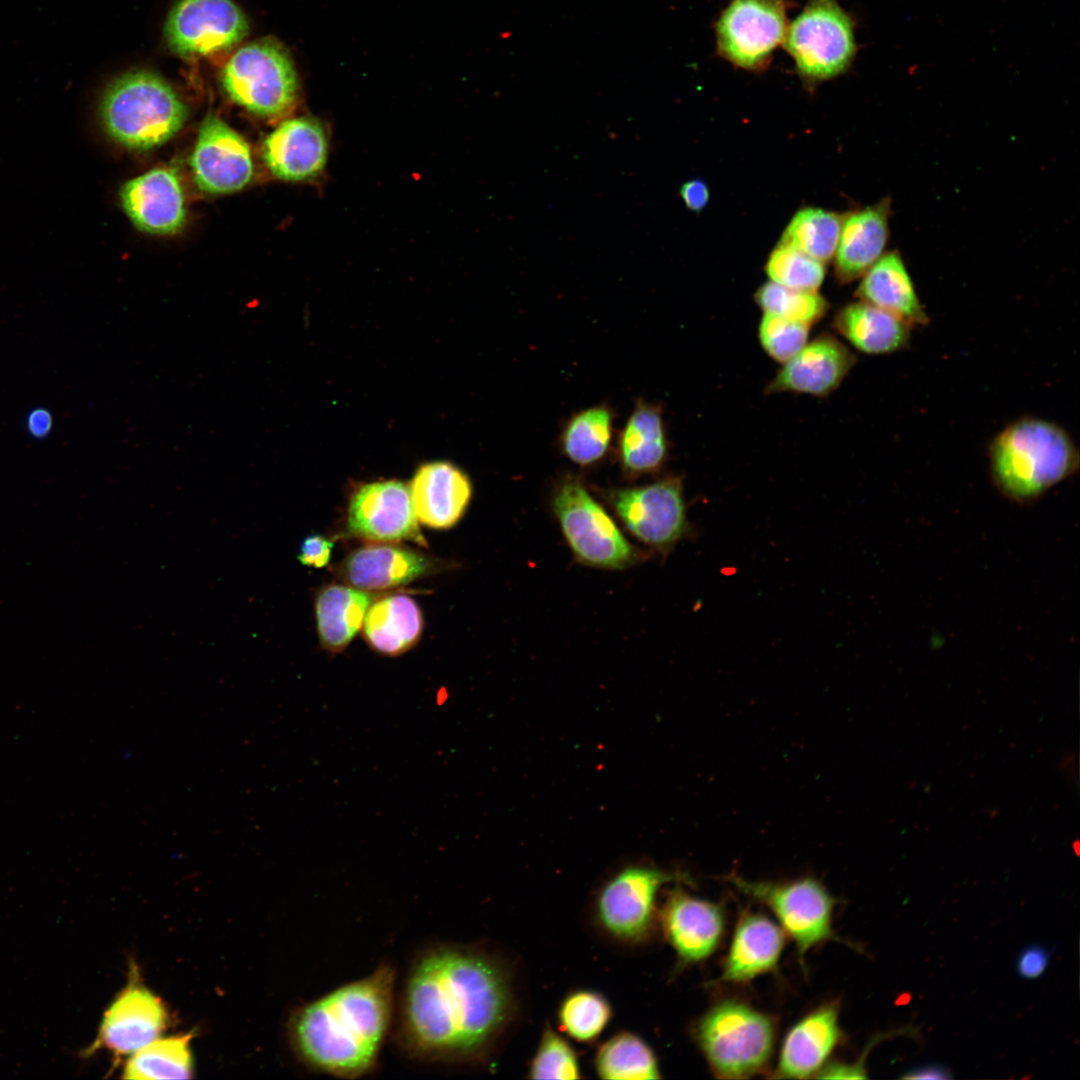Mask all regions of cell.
Masks as SVG:
<instances>
[{"label": "cell", "instance_id": "4dcf8cb0", "mask_svg": "<svg viewBox=\"0 0 1080 1080\" xmlns=\"http://www.w3.org/2000/svg\"><path fill=\"white\" fill-rule=\"evenodd\" d=\"M596 1072L602 1079L648 1080L660 1078L653 1050L639 1036L621 1032L601 1045L595 1057Z\"/></svg>", "mask_w": 1080, "mask_h": 1080}, {"label": "cell", "instance_id": "9c48e42d", "mask_svg": "<svg viewBox=\"0 0 1080 1080\" xmlns=\"http://www.w3.org/2000/svg\"><path fill=\"white\" fill-rule=\"evenodd\" d=\"M609 501L625 528L663 556L692 531L683 481L678 476L614 490Z\"/></svg>", "mask_w": 1080, "mask_h": 1080}, {"label": "cell", "instance_id": "7a4b0ae2", "mask_svg": "<svg viewBox=\"0 0 1080 1080\" xmlns=\"http://www.w3.org/2000/svg\"><path fill=\"white\" fill-rule=\"evenodd\" d=\"M395 985V968L383 962L300 1007L290 1021L299 1059L315 1072L342 1079L373 1072L392 1026Z\"/></svg>", "mask_w": 1080, "mask_h": 1080}, {"label": "cell", "instance_id": "f1b7e54d", "mask_svg": "<svg viewBox=\"0 0 1080 1080\" xmlns=\"http://www.w3.org/2000/svg\"><path fill=\"white\" fill-rule=\"evenodd\" d=\"M668 443L659 407L638 401L619 437V459L629 476H642L661 469Z\"/></svg>", "mask_w": 1080, "mask_h": 1080}, {"label": "cell", "instance_id": "4fadbf2b", "mask_svg": "<svg viewBox=\"0 0 1080 1080\" xmlns=\"http://www.w3.org/2000/svg\"><path fill=\"white\" fill-rule=\"evenodd\" d=\"M247 30L245 15L232 0H180L165 25L170 48L182 56L227 50Z\"/></svg>", "mask_w": 1080, "mask_h": 1080}, {"label": "cell", "instance_id": "ab89813d", "mask_svg": "<svg viewBox=\"0 0 1080 1080\" xmlns=\"http://www.w3.org/2000/svg\"><path fill=\"white\" fill-rule=\"evenodd\" d=\"M333 543L320 535H311L304 539L298 554L299 561L305 566L321 568L328 564Z\"/></svg>", "mask_w": 1080, "mask_h": 1080}, {"label": "cell", "instance_id": "60d3db41", "mask_svg": "<svg viewBox=\"0 0 1080 1080\" xmlns=\"http://www.w3.org/2000/svg\"><path fill=\"white\" fill-rule=\"evenodd\" d=\"M1050 952L1041 945H1031L1025 948L1017 960V972L1026 979L1040 977L1049 963Z\"/></svg>", "mask_w": 1080, "mask_h": 1080}, {"label": "cell", "instance_id": "7402d4cb", "mask_svg": "<svg viewBox=\"0 0 1080 1080\" xmlns=\"http://www.w3.org/2000/svg\"><path fill=\"white\" fill-rule=\"evenodd\" d=\"M891 201H882L843 217L835 252V276L840 283L862 277L884 254L889 238Z\"/></svg>", "mask_w": 1080, "mask_h": 1080}, {"label": "cell", "instance_id": "7c38bea8", "mask_svg": "<svg viewBox=\"0 0 1080 1080\" xmlns=\"http://www.w3.org/2000/svg\"><path fill=\"white\" fill-rule=\"evenodd\" d=\"M678 880L657 868L630 866L610 879L601 889L596 912L601 926L612 936L629 942L649 934L660 888Z\"/></svg>", "mask_w": 1080, "mask_h": 1080}, {"label": "cell", "instance_id": "ac0fdd59", "mask_svg": "<svg viewBox=\"0 0 1080 1080\" xmlns=\"http://www.w3.org/2000/svg\"><path fill=\"white\" fill-rule=\"evenodd\" d=\"M167 1018L157 996L137 982H130L106 1010L98 1041L115 1054H132L157 1039Z\"/></svg>", "mask_w": 1080, "mask_h": 1080}, {"label": "cell", "instance_id": "8fae6325", "mask_svg": "<svg viewBox=\"0 0 1080 1080\" xmlns=\"http://www.w3.org/2000/svg\"><path fill=\"white\" fill-rule=\"evenodd\" d=\"M786 10L785 0H731L715 23L720 57L746 71H764L784 43Z\"/></svg>", "mask_w": 1080, "mask_h": 1080}, {"label": "cell", "instance_id": "d590c367", "mask_svg": "<svg viewBox=\"0 0 1080 1080\" xmlns=\"http://www.w3.org/2000/svg\"><path fill=\"white\" fill-rule=\"evenodd\" d=\"M755 301L764 311L788 320L811 325L828 310V303L816 291L788 288L772 281L755 293Z\"/></svg>", "mask_w": 1080, "mask_h": 1080}, {"label": "cell", "instance_id": "603a6c76", "mask_svg": "<svg viewBox=\"0 0 1080 1080\" xmlns=\"http://www.w3.org/2000/svg\"><path fill=\"white\" fill-rule=\"evenodd\" d=\"M838 1006L825 1004L796 1023L782 1044L775 1077L807 1078L818 1072L838 1044Z\"/></svg>", "mask_w": 1080, "mask_h": 1080}, {"label": "cell", "instance_id": "d6986e66", "mask_svg": "<svg viewBox=\"0 0 1080 1080\" xmlns=\"http://www.w3.org/2000/svg\"><path fill=\"white\" fill-rule=\"evenodd\" d=\"M121 203L140 230L152 234H173L185 220L184 194L176 173L155 168L126 182Z\"/></svg>", "mask_w": 1080, "mask_h": 1080}, {"label": "cell", "instance_id": "4316f807", "mask_svg": "<svg viewBox=\"0 0 1080 1080\" xmlns=\"http://www.w3.org/2000/svg\"><path fill=\"white\" fill-rule=\"evenodd\" d=\"M833 326L859 351L872 355L906 348L912 327L897 316L863 301L841 308L834 317Z\"/></svg>", "mask_w": 1080, "mask_h": 1080}, {"label": "cell", "instance_id": "836d02e7", "mask_svg": "<svg viewBox=\"0 0 1080 1080\" xmlns=\"http://www.w3.org/2000/svg\"><path fill=\"white\" fill-rule=\"evenodd\" d=\"M843 217L820 208L799 210L785 228L779 244L789 245L825 263L836 252Z\"/></svg>", "mask_w": 1080, "mask_h": 1080}, {"label": "cell", "instance_id": "2e32d148", "mask_svg": "<svg viewBox=\"0 0 1080 1080\" xmlns=\"http://www.w3.org/2000/svg\"><path fill=\"white\" fill-rule=\"evenodd\" d=\"M262 152L274 177L289 182L313 181L323 175L328 162V132L313 117L289 118L266 137Z\"/></svg>", "mask_w": 1080, "mask_h": 1080}, {"label": "cell", "instance_id": "ee69618b", "mask_svg": "<svg viewBox=\"0 0 1080 1080\" xmlns=\"http://www.w3.org/2000/svg\"><path fill=\"white\" fill-rule=\"evenodd\" d=\"M901 1078L903 1079H951V1071L939 1064H929L908 1070Z\"/></svg>", "mask_w": 1080, "mask_h": 1080}, {"label": "cell", "instance_id": "cb8c5ba5", "mask_svg": "<svg viewBox=\"0 0 1080 1080\" xmlns=\"http://www.w3.org/2000/svg\"><path fill=\"white\" fill-rule=\"evenodd\" d=\"M783 946L784 935L778 925L762 914H743L718 982H745L774 969Z\"/></svg>", "mask_w": 1080, "mask_h": 1080}, {"label": "cell", "instance_id": "3957f363", "mask_svg": "<svg viewBox=\"0 0 1080 1080\" xmlns=\"http://www.w3.org/2000/svg\"><path fill=\"white\" fill-rule=\"evenodd\" d=\"M990 472L1002 495L1031 502L1078 470L1079 451L1059 425L1035 417L1007 425L989 446Z\"/></svg>", "mask_w": 1080, "mask_h": 1080}, {"label": "cell", "instance_id": "74e56055", "mask_svg": "<svg viewBox=\"0 0 1080 1080\" xmlns=\"http://www.w3.org/2000/svg\"><path fill=\"white\" fill-rule=\"evenodd\" d=\"M532 1079H578L580 1067L571 1045L550 1027L543 1031L539 1046L531 1061Z\"/></svg>", "mask_w": 1080, "mask_h": 1080}, {"label": "cell", "instance_id": "f35d334b", "mask_svg": "<svg viewBox=\"0 0 1080 1080\" xmlns=\"http://www.w3.org/2000/svg\"><path fill=\"white\" fill-rule=\"evenodd\" d=\"M810 325L764 313L759 325V339L767 354L785 363L807 343Z\"/></svg>", "mask_w": 1080, "mask_h": 1080}, {"label": "cell", "instance_id": "d4e9b609", "mask_svg": "<svg viewBox=\"0 0 1080 1080\" xmlns=\"http://www.w3.org/2000/svg\"><path fill=\"white\" fill-rule=\"evenodd\" d=\"M429 569V561L419 552L391 544L361 547L345 560L343 576L363 591L383 590L407 584Z\"/></svg>", "mask_w": 1080, "mask_h": 1080}, {"label": "cell", "instance_id": "7bdbcfd3", "mask_svg": "<svg viewBox=\"0 0 1080 1080\" xmlns=\"http://www.w3.org/2000/svg\"><path fill=\"white\" fill-rule=\"evenodd\" d=\"M52 423L53 419L49 410L46 408H35L27 417L26 427L33 437L43 439L50 433Z\"/></svg>", "mask_w": 1080, "mask_h": 1080}, {"label": "cell", "instance_id": "277c9868", "mask_svg": "<svg viewBox=\"0 0 1080 1080\" xmlns=\"http://www.w3.org/2000/svg\"><path fill=\"white\" fill-rule=\"evenodd\" d=\"M100 115L105 131L137 150L159 146L183 126L185 104L161 77L146 71L125 74L106 90Z\"/></svg>", "mask_w": 1080, "mask_h": 1080}, {"label": "cell", "instance_id": "e0dca14e", "mask_svg": "<svg viewBox=\"0 0 1080 1080\" xmlns=\"http://www.w3.org/2000/svg\"><path fill=\"white\" fill-rule=\"evenodd\" d=\"M855 362V355L838 339L820 335L784 363L766 392L826 396L842 383Z\"/></svg>", "mask_w": 1080, "mask_h": 1080}, {"label": "cell", "instance_id": "52a82bcc", "mask_svg": "<svg viewBox=\"0 0 1080 1080\" xmlns=\"http://www.w3.org/2000/svg\"><path fill=\"white\" fill-rule=\"evenodd\" d=\"M784 45L800 78L816 85L852 64L857 49L854 22L837 0H808L788 25Z\"/></svg>", "mask_w": 1080, "mask_h": 1080}, {"label": "cell", "instance_id": "d6a6232c", "mask_svg": "<svg viewBox=\"0 0 1080 1080\" xmlns=\"http://www.w3.org/2000/svg\"><path fill=\"white\" fill-rule=\"evenodd\" d=\"M612 437V413L598 405L575 414L561 435L564 454L580 466H590L606 455Z\"/></svg>", "mask_w": 1080, "mask_h": 1080}, {"label": "cell", "instance_id": "b9f144b4", "mask_svg": "<svg viewBox=\"0 0 1080 1080\" xmlns=\"http://www.w3.org/2000/svg\"><path fill=\"white\" fill-rule=\"evenodd\" d=\"M680 196L690 210L700 212L709 201V188L700 179H692L685 182L680 188Z\"/></svg>", "mask_w": 1080, "mask_h": 1080}, {"label": "cell", "instance_id": "484cf974", "mask_svg": "<svg viewBox=\"0 0 1080 1080\" xmlns=\"http://www.w3.org/2000/svg\"><path fill=\"white\" fill-rule=\"evenodd\" d=\"M862 277L856 291L860 301L883 309L911 326L929 323L898 251L884 253Z\"/></svg>", "mask_w": 1080, "mask_h": 1080}, {"label": "cell", "instance_id": "e575fe53", "mask_svg": "<svg viewBox=\"0 0 1080 1080\" xmlns=\"http://www.w3.org/2000/svg\"><path fill=\"white\" fill-rule=\"evenodd\" d=\"M612 1010L607 999L598 992L578 990L561 1003L559 1023L572 1038L588 1042L598 1037L607 1026Z\"/></svg>", "mask_w": 1080, "mask_h": 1080}, {"label": "cell", "instance_id": "5b68a950", "mask_svg": "<svg viewBox=\"0 0 1080 1080\" xmlns=\"http://www.w3.org/2000/svg\"><path fill=\"white\" fill-rule=\"evenodd\" d=\"M695 1036L718 1077L740 1079L766 1066L773 1051L775 1027L770 1017L749 1005L724 1000L698 1021Z\"/></svg>", "mask_w": 1080, "mask_h": 1080}, {"label": "cell", "instance_id": "ffe728a7", "mask_svg": "<svg viewBox=\"0 0 1080 1080\" xmlns=\"http://www.w3.org/2000/svg\"><path fill=\"white\" fill-rule=\"evenodd\" d=\"M666 938L683 964L706 959L718 946L724 931L720 907L676 890L662 911Z\"/></svg>", "mask_w": 1080, "mask_h": 1080}, {"label": "cell", "instance_id": "6da1fadb", "mask_svg": "<svg viewBox=\"0 0 1080 1080\" xmlns=\"http://www.w3.org/2000/svg\"><path fill=\"white\" fill-rule=\"evenodd\" d=\"M512 1010L511 983L500 961L475 946L436 943L410 963L394 1038L414 1060L478 1062L504 1032Z\"/></svg>", "mask_w": 1080, "mask_h": 1080}, {"label": "cell", "instance_id": "9a60e30c", "mask_svg": "<svg viewBox=\"0 0 1080 1080\" xmlns=\"http://www.w3.org/2000/svg\"><path fill=\"white\" fill-rule=\"evenodd\" d=\"M191 167L197 186L214 194L242 189L253 174L248 144L214 115H208L200 126Z\"/></svg>", "mask_w": 1080, "mask_h": 1080}, {"label": "cell", "instance_id": "5bb4252c", "mask_svg": "<svg viewBox=\"0 0 1080 1080\" xmlns=\"http://www.w3.org/2000/svg\"><path fill=\"white\" fill-rule=\"evenodd\" d=\"M348 530L371 542L413 541L426 546L411 500L409 487L383 480L359 487L351 497Z\"/></svg>", "mask_w": 1080, "mask_h": 1080}, {"label": "cell", "instance_id": "44dd1931", "mask_svg": "<svg viewBox=\"0 0 1080 1080\" xmlns=\"http://www.w3.org/2000/svg\"><path fill=\"white\" fill-rule=\"evenodd\" d=\"M416 517L422 524L446 529L466 511L472 496L469 478L451 463L437 461L418 468L409 486Z\"/></svg>", "mask_w": 1080, "mask_h": 1080}, {"label": "cell", "instance_id": "83f0119b", "mask_svg": "<svg viewBox=\"0 0 1080 1080\" xmlns=\"http://www.w3.org/2000/svg\"><path fill=\"white\" fill-rule=\"evenodd\" d=\"M362 627L366 641L374 650L396 656L417 643L423 629V618L411 597L395 594L370 604Z\"/></svg>", "mask_w": 1080, "mask_h": 1080}, {"label": "cell", "instance_id": "8d00e7d4", "mask_svg": "<svg viewBox=\"0 0 1080 1080\" xmlns=\"http://www.w3.org/2000/svg\"><path fill=\"white\" fill-rule=\"evenodd\" d=\"M765 270L772 282L807 291H816L825 276L823 263L785 244L772 251Z\"/></svg>", "mask_w": 1080, "mask_h": 1080}, {"label": "cell", "instance_id": "1f68e13d", "mask_svg": "<svg viewBox=\"0 0 1080 1080\" xmlns=\"http://www.w3.org/2000/svg\"><path fill=\"white\" fill-rule=\"evenodd\" d=\"M190 1035L155 1039L138 1049L123 1071L126 1079H188L193 1072Z\"/></svg>", "mask_w": 1080, "mask_h": 1080}, {"label": "cell", "instance_id": "f546056e", "mask_svg": "<svg viewBox=\"0 0 1080 1080\" xmlns=\"http://www.w3.org/2000/svg\"><path fill=\"white\" fill-rule=\"evenodd\" d=\"M371 596L346 585H329L316 598L317 628L322 646L332 652L343 651L362 627Z\"/></svg>", "mask_w": 1080, "mask_h": 1080}, {"label": "cell", "instance_id": "8992f818", "mask_svg": "<svg viewBox=\"0 0 1080 1080\" xmlns=\"http://www.w3.org/2000/svg\"><path fill=\"white\" fill-rule=\"evenodd\" d=\"M552 510L576 560L595 568L620 570L643 559L614 519L576 478L560 482Z\"/></svg>", "mask_w": 1080, "mask_h": 1080}, {"label": "cell", "instance_id": "30bf717a", "mask_svg": "<svg viewBox=\"0 0 1080 1080\" xmlns=\"http://www.w3.org/2000/svg\"><path fill=\"white\" fill-rule=\"evenodd\" d=\"M728 880L739 891L770 908L795 942L801 957L816 945L837 939L832 929L835 900L819 881L803 878L789 882H757L736 875Z\"/></svg>", "mask_w": 1080, "mask_h": 1080}, {"label": "cell", "instance_id": "ba28073f", "mask_svg": "<svg viewBox=\"0 0 1080 1080\" xmlns=\"http://www.w3.org/2000/svg\"><path fill=\"white\" fill-rule=\"evenodd\" d=\"M222 84L238 105L265 118H280L296 105L299 85L284 47L272 40L249 43L225 65Z\"/></svg>", "mask_w": 1080, "mask_h": 1080}]
</instances>
